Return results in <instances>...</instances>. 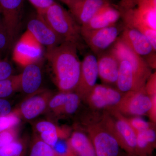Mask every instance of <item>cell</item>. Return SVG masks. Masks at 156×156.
I'll return each instance as SVG.
<instances>
[{
  "label": "cell",
  "mask_w": 156,
  "mask_h": 156,
  "mask_svg": "<svg viewBox=\"0 0 156 156\" xmlns=\"http://www.w3.org/2000/svg\"><path fill=\"white\" fill-rule=\"evenodd\" d=\"M78 45L65 41L54 48L47 49L46 58L54 83L59 92H74L80 76L81 62Z\"/></svg>",
  "instance_id": "obj_1"
},
{
  "label": "cell",
  "mask_w": 156,
  "mask_h": 156,
  "mask_svg": "<svg viewBox=\"0 0 156 156\" xmlns=\"http://www.w3.org/2000/svg\"><path fill=\"white\" fill-rule=\"evenodd\" d=\"M39 15L48 25L65 41L79 45L82 38L81 26L77 22L69 11L55 2Z\"/></svg>",
  "instance_id": "obj_2"
},
{
  "label": "cell",
  "mask_w": 156,
  "mask_h": 156,
  "mask_svg": "<svg viewBox=\"0 0 156 156\" xmlns=\"http://www.w3.org/2000/svg\"><path fill=\"white\" fill-rule=\"evenodd\" d=\"M124 26L115 25L91 31H81V36L95 56L108 50L116 41Z\"/></svg>",
  "instance_id": "obj_3"
},
{
  "label": "cell",
  "mask_w": 156,
  "mask_h": 156,
  "mask_svg": "<svg viewBox=\"0 0 156 156\" xmlns=\"http://www.w3.org/2000/svg\"><path fill=\"white\" fill-rule=\"evenodd\" d=\"M54 94L49 89H41L34 94L27 96L12 112L21 120L30 121L34 119L45 113L49 101Z\"/></svg>",
  "instance_id": "obj_4"
},
{
  "label": "cell",
  "mask_w": 156,
  "mask_h": 156,
  "mask_svg": "<svg viewBox=\"0 0 156 156\" xmlns=\"http://www.w3.org/2000/svg\"><path fill=\"white\" fill-rule=\"evenodd\" d=\"M119 37L134 53L142 57L150 67L156 68V51L150 42L142 33L124 26Z\"/></svg>",
  "instance_id": "obj_5"
},
{
  "label": "cell",
  "mask_w": 156,
  "mask_h": 156,
  "mask_svg": "<svg viewBox=\"0 0 156 156\" xmlns=\"http://www.w3.org/2000/svg\"><path fill=\"white\" fill-rule=\"evenodd\" d=\"M89 132L96 156H120L119 141L104 125L91 126Z\"/></svg>",
  "instance_id": "obj_6"
},
{
  "label": "cell",
  "mask_w": 156,
  "mask_h": 156,
  "mask_svg": "<svg viewBox=\"0 0 156 156\" xmlns=\"http://www.w3.org/2000/svg\"><path fill=\"white\" fill-rule=\"evenodd\" d=\"M42 46L27 30L18 40L13 50V59L23 67L36 63L43 55Z\"/></svg>",
  "instance_id": "obj_7"
},
{
  "label": "cell",
  "mask_w": 156,
  "mask_h": 156,
  "mask_svg": "<svg viewBox=\"0 0 156 156\" xmlns=\"http://www.w3.org/2000/svg\"><path fill=\"white\" fill-rule=\"evenodd\" d=\"M115 122L108 119L105 123V127L115 136L121 148L131 156H138L136 133L126 119L116 113Z\"/></svg>",
  "instance_id": "obj_8"
},
{
  "label": "cell",
  "mask_w": 156,
  "mask_h": 156,
  "mask_svg": "<svg viewBox=\"0 0 156 156\" xmlns=\"http://www.w3.org/2000/svg\"><path fill=\"white\" fill-rule=\"evenodd\" d=\"M107 51L112 54L119 62L122 60L128 62L137 76L146 83L151 74V68L142 57L131 50L119 37Z\"/></svg>",
  "instance_id": "obj_9"
},
{
  "label": "cell",
  "mask_w": 156,
  "mask_h": 156,
  "mask_svg": "<svg viewBox=\"0 0 156 156\" xmlns=\"http://www.w3.org/2000/svg\"><path fill=\"white\" fill-rule=\"evenodd\" d=\"M151 104V97L144 89L124 93L119 103L115 107L119 113L141 115L148 113Z\"/></svg>",
  "instance_id": "obj_10"
},
{
  "label": "cell",
  "mask_w": 156,
  "mask_h": 156,
  "mask_svg": "<svg viewBox=\"0 0 156 156\" xmlns=\"http://www.w3.org/2000/svg\"><path fill=\"white\" fill-rule=\"evenodd\" d=\"M98 76L97 58L94 54L87 53L81 62L80 80L74 92L86 99L96 85Z\"/></svg>",
  "instance_id": "obj_11"
},
{
  "label": "cell",
  "mask_w": 156,
  "mask_h": 156,
  "mask_svg": "<svg viewBox=\"0 0 156 156\" xmlns=\"http://www.w3.org/2000/svg\"><path fill=\"white\" fill-rule=\"evenodd\" d=\"M23 5L24 0H0L2 19L13 42L20 28Z\"/></svg>",
  "instance_id": "obj_12"
},
{
  "label": "cell",
  "mask_w": 156,
  "mask_h": 156,
  "mask_svg": "<svg viewBox=\"0 0 156 156\" xmlns=\"http://www.w3.org/2000/svg\"><path fill=\"white\" fill-rule=\"evenodd\" d=\"M27 31L40 44L45 46L47 49L56 47L65 41L37 13L35 17L29 21Z\"/></svg>",
  "instance_id": "obj_13"
},
{
  "label": "cell",
  "mask_w": 156,
  "mask_h": 156,
  "mask_svg": "<svg viewBox=\"0 0 156 156\" xmlns=\"http://www.w3.org/2000/svg\"><path fill=\"white\" fill-rule=\"evenodd\" d=\"M64 4L81 27L89 22L101 8L110 3L107 0H69Z\"/></svg>",
  "instance_id": "obj_14"
},
{
  "label": "cell",
  "mask_w": 156,
  "mask_h": 156,
  "mask_svg": "<svg viewBox=\"0 0 156 156\" xmlns=\"http://www.w3.org/2000/svg\"><path fill=\"white\" fill-rule=\"evenodd\" d=\"M121 92L108 85L96 84L86 98L93 108L101 109L116 106L122 99Z\"/></svg>",
  "instance_id": "obj_15"
},
{
  "label": "cell",
  "mask_w": 156,
  "mask_h": 156,
  "mask_svg": "<svg viewBox=\"0 0 156 156\" xmlns=\"http://www.w3.org/2000/svg\"><path fill=\"white\" fill-rule=\"evenodd\" d=\"M115 85L119 92L125 93L130 91L145 89V83L137 76L128 62L122 60L119 62Z\"/></svg>",
  "instance_id": "obj_16"
},
{
  "label": "cell",
  "mask_w": 156,
  "mask_h": 156,
  "mask_svg": "<svg viewBox=\"0 0 156 156\" xmlns=\"http://www.w3.org/2000/svg\"><path fill=\"white\" fill-rule=\"evenodd\" d=\"M98 75L105 85H116L119 62L108 51L97 56Z\"/></svg>",
  "instance_id": "obj_17"
},
{
  "label": "cell",
  "mask_w": 156,
  "mask_h": 156,
  "mask_svg": "<svg viewBox=\"0 0 156 156\" xmlns=\"http://www.w3.org/2000/svg\"><path fill=\"white\" fill-rule=\"evenodd\" d=\"M121 17L119 9L108 4L101 8L87 23L81 26V31L96 30L115 25Z\"/></svg>",
  "instance_id": "obj_18"
},
{
  "label": "cell",
  "mask_w": 156,
  "mask_h": 156,
  "mask_svg": "<svg viewBox=\"0 0 156 156\" xmlns=\"http://www.w3.org/2000/svg\"><path fill=\"white\" fill-rule=\"evenodd\" d=\"M20 74V90L27 96L41 89L43 76L41 69L36 63L27 66Z\"/></svg>",
  "instance_id": "obj_19"
},
{
  "label": "cell",
  "mask_w": 156,
  "mask_h": 156,
  "mask_svg": "<svg viewBox=\"0 0 156 156\" xmlns=\"http://www.w3.org/2000/svg\"><path fill=\"white\" fill-rule=\"evenodd\" d=\"M123 25L126 27L136 30L142 33L150 41L156 50V30L148 26L134 12L133 8L119 9Z\"/></svg>",
  "instance_id": "obj_20"
},
{
  "label": "cell",
  "mask_w": 156,
  "mask_h": 156,
  "mask_svg": "<svg viewBox=\"0 0 156 156\" xmlns=\"http://www.w3.org/2000/svg\"><path fill=\"white\" fill-rule=\"evenodd\" d=\"M71 151L76 156H96L90 137L80 131L71 134L68 139Z\"/></svg>",
  "instance_id": "obj_21"
},
{
  "label": "cell",
  "mask_w": 156,
  "mask_h": 156,
  "mask_svg": "<svg viewBox=\"0 0 156 156\" xmlns=\"http://www.w3.org/2000/svg\"><path fill=\"white\" fill-rule=\"evenodd\" d=\"M132 8L148 26L156 30V0H137Z\"/></svg>",
  "instance_id": "obj_22"
},
{
  "label": "cell",
  "mask_w": 156,
  "mask_h": 156,
  "mask_svg": "<svg viewBox=\"0 0 156 156\" xmlns=\"http://www.w3.org/2000/svg\"><path fill=\"white\" fill-rule=\"evenodd\" d=\"M138 156H150L156 147V134L153 127L136 133Z\"/></svg>",
  "instance_id": "obj_23"
},
{
  "label": "cell",
  "mask_w": 156,
  "mask_h": 156,
  "mask_svg": "<svg viewBox=\"0 0 156 156\" xmlns=\"http://www.w3.org/2000/svg\"><path fill=\"white\" fill-rule=\"evenodd\" d=\"M30 137L25 134L0 148V156H27L28 154Z\"/></svg>",
  "instance_id": "obj_24"
},
{
  "label": "cell",
  "mask_w": 156,
  "mask_h": 156,
  "mask_svg": "<svg viewBox=\"0 0 156 156\" xmlns=\"http://www.w3.org/2000/svg\"><path fill=\"white\" fill-rule=\"evenodd\" d=\"M28 153V156H55L53 148L34 132L30 137Z\"/></svg>",
  "instance_id": "obj_25"
},
{
  "label": "cell",
  "mask_w": 156,
  "mask_h": 156,
  "mask_svg": "<svg viewBox=\"0 0 156 156\" xmlns=\"http://www.w3.org/2000/svg\"><path fill=\"white\" fill-rule=\"evenodd\" d=\"M68 93L59 92L51 98L45 113L48 115L49 119L61 116L62 110L67 99Z\"/></svg>",
  "instance_id": "obj_26"
},
{
  "label": "cell",
  "mask_w": 156,
  "mask_h": 156,
  "mask_svg": "<svg viewBox=\"0 0 156 156\" xmlns=\"http://www.w3.org/2000/svg\"><path fill=\"white\" fill-rule=\"evenodd\" d=\"M20 90V74L0 80V98L6 99Z\"/></svg>",
  "instance_id": "obj_27"
},
{
  "label": "cell",
  "mask_w": 156,
  "mask_h": 156,
  "mask_svg": "<svg viewBox=\"0 0 156 156\" xmlns=\"http://www.w3.org/2000/svg\"><path fill=\"white\" fill-rule=\"evenodd\" d=\"M80 96L75 92H69L67 100L62 110L61 116L75 113L80 105Z\"/></svg>",
  "instance_id": "obj_28"
},
{
  "label": "cell",
  "mask_w": 156,
  "mask_h": 156,
  "mask_svg": "<svg viewBox=\"0 0 156 156\" xmlns=\"http://www.w3.org/2000/svg\"><path fill=\"white\" fill-rule=\"evenodd\" d=\"M19 126L11 127L0 132V148L11 143L19 137Z\"/></svg>",
  "instance_id": "obj_29"
},
{
  "label": "cell",
  "mask_w": 156,
  "mask_h": 156,
  "mask_svg": "<svg viewBox=\"0 0 156 156\" xmlns=\"http://www.w3.org/2000/svg\"><path fill=\"white\" fill-rule=\"evenodd\" d=\"M21 120L20 118L12 111L7 115L0 116V132L11 127L18 126Z\"/></svg>",
  "instance_id": "obj_30"
},
{
  "label": "cell",
  "mask_w": 156,
  "mask_h": 156,
  "mask_svg": "<svg viewBox=\"0 0 156 156\" xmlns=\"http://www.w3.org/2000/svg\"><path fill=\"white\" fill-rule=\"evenodd\" d=\"M125 119L136 133L145 131L152 127L151 124L147 122L145 120L140 117H134L128 119L126 118Z\"/></svg>",
  "instance_id": "obj_31"
},
{
  "label": "cell",
  "mask_w": 156,
  "mask_h": 156,
  "mask_svg": "<svg viewBox=\"0 0 156 156\" xmlns=\"http://www.w3.org/2000/svg\"><path fill=\"white\" fill-rule=\"evenodd\" d=\"M12 42L3 20L0 17V50H4L9 48Z\"/></svg>",
  "instance_id": "obj_32"
},
{
  "label": "cell",
  "mask_w": 156,
  "mask_h": 156,
  "mask_svg": "<svg viewBox=\"0 0 156 156\" xmlns=\"http://www.w3.org/2000/svg\"><path fill=\"white\" fill-rule=\"evenodd\" d=\"M13 69L11 63L6 60H0V80H5L12 76Z\"/></svg>",
  "instance_id": "obj_33"
},
{
  "label": "cell",
  "mask_w": 156,
  "mask_h": 156,
  "mask_svg": "<svg viewBox=\"0 0 156 156\" xmlns=\"http://www.w3.org/2000/svg\"><path fill=\"white\" fill-rule=\"evenodd\" d=\"M36 9L37 13L41 14L55 2V0H28Z\"/></svg>",
  "instance_id": "obj_34"
},
{
  "label": "cell",
  "mask_w": 156,
  "mask_h": 156,
  "mask_svg": "<svg viewBox=\"0 0 156 156\" xmlns=\"http://www.w3.org/2000/svg\"><path fill=\"white\" fill-rule=\"evenodd\" d=\"M145 90L148 96L151 97L156 95V73L152 74L146 81Z\"/></svg>",
  "instance_id": "obj_35"
},
{
  "label": "cell",
  "mask_w": 156,
  "mask_h": 156,
  "mask_svg": "<svg viewBox=\"0 0 156 156\" xmlns=\"http://www.w3.org/2000/svg\"><path fill=\"white\" fill-rule=\"evenodd\" d=\"M12 105L6 99L0 98V116H5L12 112Z\"/></svg>",
  "instance_id": "obj_36"
},
{
  "label": "cell",
  "mask_w": 156,
  "mask_h": 156,
  "mask_svg": "<svg viewBox=\"0 0 156 156\" xmlns=\"http://www.w3.org/2000/svg\"><path fill=\"white\" fill-rule=\"evenodd\" d=\"M152 104L150 109L148 112L150 118L154 123L156 122V95L151 97Z\"/></svg>",
  "instance_id": "obj_37"
},
{
  "label": "cell",
  "mask_w": 156,
  "mask_h": 156,
  "mask_svg": "<svg viewBox=\"0 0 156 156\" xmlns=\"http://www.w3.org/2000/svg\"><path fill=\"white\" fill-rule=\"evenodd\" d=\"M137 0H122L120 3L119 9H128L132 8L136 5Z\"/></svg>",
  "instance_id": "obj_38"
},
{
  "label": "cell",
  "mask_w": 156,
  "mask_h": 156,
  "mask_svg": "<svg viewBox=\"0 0 156 156\" xmlns=\"http://www.w3.org/2000/svg\"><path fill=\"white\" fill-rule=\"evenodd\" d=\"M64 156H76L72 152H71L70 153L66 155H65Z\"/></svg>",
  "instance_id": "obj_39"
},
{
  "label": "cell",
  "mask_w": 156,
  "mask_h": 156,
  "mask_svg": "<svg viewBox=\"0 0 156 156\" xmlns=\"http://www.w3.org/2000/svg\"><path fill=\"white\" fill-rule=\"evenodd\" d=\"M60 2H62L63 3H64L65 2H67V1H69V0H59Z\"/></svg>",
  "instance_id": "obj_40"
},
{
  "label": "cell",
  "mask_w": 156,
  "mask_h": 156,
  "mask_svg": "<svg viewBox=\"0 0 156 156\" xmlns=\"http://www.w3.org/2000/svg\"><path fill=\"white\" fill-rule=\"evenodd\" d=\"M126 156H131L130 155H129L128 154H127V155H126Z\"/></svg>",
  "instance_id": "obj_41"
},
{
  "label": "cell",
  "mask_w": 156,
  "mask_h": 156,
  "mask_svg": "<svg viewBox=\"0 0 156 156\" xmlns=\"http://www.w3.org/2000/svg\"><path fill=\"white\" fill-rule=\"evenodd\" d=\"M0 14H1V11H0Z\"/></svg>",
  "instance_id": "obj_42"
},
{
  "label": "cell",
  "mask_w": 156,
  "mask_h": 156,
  "mask_svg": "<svg viewBox=\"0 0 156 156\" xmlns=\"http://www.w3.org/2000/svg\"><path fill=\"white\" fill-rule=\"evenodd\" d=\"M107 1H108V0H107Z\"/></svg>",
  "instance_id": "obj_43"
}]
</instances>
